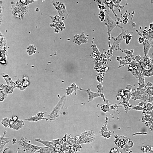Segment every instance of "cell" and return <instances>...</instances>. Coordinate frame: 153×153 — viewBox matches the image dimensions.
<instances>
[{
  "instance_id": "obj_17",
  "label": "cell",
  "mask_w": 153,
  "mask_h": 153,
  "mask_svg": "<svg viewBox=\"0 0 153 153\" xmlns=\"http://www.w3.org/2000/svg\"><path fill=\"white\" fill-rule=\"evenodd\" d=\"M97 87L99 90L98 92L100 94L101 97L103 98L105 102H107V100L105 98L104 94H103V88L102 84H99L97 85Z\"/></svg>"
},
{
  "instance_id": "obj_5",
  "label": "cell",
  "mask_w": 153,
  "mask_h": 153,
  "mask_svg": "<svg viewBox=\"0 0 153 153\" xmlns=\"http://www.w3.org/2000/svg\"><path fill=\"white\" fill-rule=\"evenodd\" d=\"M25 124L23 120L18 119L16 121H14L10 119V124L8 127L15 131H18L23 128Z\"/></svg>"
},
{
  "instance_id": "obj_7",
  "label": "cell",
  "mask_w": 153,
  "mask_h": 153,
  "mask_svg": "<svg viewBox=\"0 0 153 153\" xmlns=\"http://www.w3.org/2000/svg\"><path fill=\"white\" fill-rule=\"evenodd\" d=\"M44 113L39 112L35 116H32L27 119L24 120V121H28L30 122H37L43 119H48V118L44 117Z\"/></svg>"
},
{
  "instance_id": "obj_1",
  "label": "cell",
  "mask_w": 153,
  "mask_h": 153,
  "mask_svg": "<svg viewBox=\"0 0 153 153\" xmlns=\"http://www.w3.org/2000/svg\"><path fill=\"white\" fill-rule=\"evenodd\" d=\"M26 137H22L18 141V150L20 153H35L42 147L31 144Z\"/></svg>"
},
{
  "instance_id": "obj_25",
  "label": "cell",
  "mask_w": 153,
  "mask_h": 153,
  "mask_svg": "<svg viewBox=\"0 0 153 153\" xmlns=\"http://www.w3.org/2000/svg\"><path fill=\"white\" fill-rule=\"evenodd\" d=\"M141 57L140 55H137L135 57V59L137 61H140L141 59Z\"/></svg>"
},
{
  "instance_id": "obj_9",
  "label": "cell",
  "mask_w": 153,
  "mask_h": 153,
  "mask_svg": "<svg viewBox=\"0 0 153 153\" xmlns=\"http://www.w3.org/2000/svg\"><path fill=\"white\" fill-rule=\"evenodd\" d=\"M81 90H83L87 93L88 94L89 97L88 102H92L94 99L96 98L100 97L101 96L99 93L97 92H94L91 91L90 88L88 89H80Z\"/></svg>"
},
{
  "instance_id": "obj_16",
  "label": "cell",
  "mask_w": 153,
  "mask_h": 153,
  "mask_svg": "<svg viewBox=\"0 0 153 153\" xmlns=\"http://www.w3.org/2000/svg\"><path fill=\"white\" fill-rule=\"evenodd\" d=\"M10 123V119L8 118H5L2 119L1 123L5 128H7L9 126Z\"/></svg>"
},
{
  "instance_id": "obj_22",
  "label": "cell",
  "mask_w": 153,
  "mask_h": 153,
  "mask_svg": "<svg viewBox=\"0 0 153 153\" xmlns=\"http://www.w3.org/2000/svg\"><path fill=\"white\" fill-rule=\"evenodd\" d=\"M133 109L137 110H142V108L140 106H137L136 107L132 108Z\"/></svg>"
},
{
  "instance_id": "obj_3",
  "label": "cell",
  "mask_w": 153,
  "mask_h": 153,
  "mask_svg": "<svg viewBox=\"0 0 153 153\" xmlns=\"http://www.w3.org/2000/svg\"><path fill=\"white\" fill-rule=\"evenodd\" d=\"M53 4L57 10L61 19L63 20L67 19L68 18L69 15L65 5L58 1H53Z\"/></svg>"
},
{
  "instance_id": "obj_13",
  "label": "cell",
  "mask_w": 153,
  "mask_h": 153,
  "mask_svg": "<svg viewBox=\"0 0 153 153\" xmlns=\"http://www.w3.org/2000/svg\"><path fill=\"white\" fill-rule=\"evenodd\" d=\"M36 153H55V151L52 148L48 147H42L39 150H38Z\"/></svg>"
},
{
  "instance_id": "obj_21",
  "label": "cell",
  "mask_w": 153,
  "mask_h": 153,
  "mask_svg": "<svg viewBox=\"0 0 153 153\" xmlns=\"http://www.w3.org/2000/svg\"><path fill=\"white\" fill-rule=\"evenodd\" d=\"M147 92L148 94L153 96V86L148 87L147 89Z\"/></svg>"
},
{
  "instance_id": "obj_4",
  "label": "cell",
  "mask_w": 153,
  "mask_h": 153,
  "mask_svg": "<svg viewBox=\"0 0 153 153\" xmlns=\"http://www.w3.org/2000/svg\"><path fill=\"white\" fill-rule=\"evenodd\" d=\"M105 24L107 27V34L108 36V40H111V36L112 32L117 25L116 22L114 21L107 14L105 19Z\"/></svg>"
},
{
  "instance_id": "obj_10",
  "label": "cell",
  "mask_w": 153,
  "mask_h": 153,
  "mask_svg": "<svg viewBox=\"0 0 153 153\" xmlns=\"http://www.w3.org/2000/svg\"><path fill=\"white\" fill-rule=\"evenodd\" d=\"M144 49V57L148 55L149 50L151 47V43L150 41L145 39L143 43Z\"/></svg>"
},
{
  "instance_id": "obj_19",
  "label": "cell",
  "mask_w": 153,
  "mask_h": 153,
  "mask_svg": "<svg viewBox=\"0 0 153 153\" xmlns=\"http://www.w3.org/2000/svg\"><path fill=\"white\" fill-rule=\"evenodd\" d=\"M124 93L125 96L126 97L127 99L128 100L130 99L131 97V93L130 90H128V89L125 90L124 92Z\"/></svg>"
},
{
  "instance_id": "obj_24",
  "label": "cell",
  "mask_w": 153,
  "mask_h": 153,
  "mask_svg": "<svg viewBox=\"0 0 153 153\" xmlns=\"http://www.w3.org/2000/svg\"><path fill=\"white\" fill-rule=\"evenodd\" d=\"M10 147H7L6 148H5L3 151V152L2 153H8V151L10 149Z\"/></svg>"
},
{
  "instance_id": "obj_20",
  "label": "cell",
  "mask_w": 153,
  "mask_h": 153,
  "mask_svg": "<svg viewBox=\"0 0 153 153\" xmlns=\"http://www.w3.org/2000/svg\"><path fill=\"white\" fill-rule=\"evenodd\" d=\"M146 108L148 110L151 111L153 109V105L150 102H148L146 104Z\"/></svg>"
},
{
  "instance_id": "obj_27",
  "label": "cell",
  "mask_w": 153,
  "mask_h": 153,
  "mask_svg": "<svg viewBox=\"0 0 153 153\" xmlns=\"http://www.w3.org/2000/svg\"><path fill=\"white\" fill-rule=\"evenodd\" d=\"M149 102H152L153 101V97H152V96H151V97H149V98L148 99Z\"/></svg>"
},
{
  "instance_id": "obj_28",
  "label": "cell",
  "mask_w": 153,
  "mask_h": 153,
  "mask_svg": "<svg viewBox=\"0 0 153 153\" xmlns=\"http://www.w3.org/2000/svg\"><path fill=\"white\" fill-rule=\"evenodd\" d=\"M153 84L150 82H148L147 84V87H150L153 86Z\"/></svg>"
},
{
  "instance_id": "obj_23",
  "label": "cell",
  "mask_w": 153,
  "mask_h": 153,
  "mask_svg": "<svg viewBox=\"0 0 153 153\" xmlns=\"http://www.w3.org/2000/svg\"><path fill=\"white\" fill-rule=\"evenodd\" d=\"M96 0L98 4L102 5H104V0Z\"/></svg>"
},
{
  "instance_id": "obj_14",
  "label": "cell",
  "mask_w": 153,
  "mask_h": 153,
  "mask_svg": "<svg viewBox=\"0 0 153 153\" xmlns=\"http://www.w3.org/2000/svg\"><path fill=\"white\" fill-rule=\"evenodd\" d=\"M138 84L140 88L144 89L145 87V79L143 75H141L140 77H138Z\"/></svg>"
},
{
  "instance_id": "obj_30",
  "label": "cell",
  "mask_w": 153,
  "mask_h": 153,
  "mask_svg": "<svg viewBox=\"0 0 153 153\" xmlns=\"http://www.w3.org/2000/svg\"><path fill=\"white\" fill-rule=\"evenodd\" d=\"M151 43L152 47L153 48V40L151 41Z\"/></svg>"
},
{
  "instance_id": "obj_11",
  "label": "cell",
  "mask_w": 153,
  "mask_h": 153,
  "mask_svg": "<svg viewBox=\"0 0 153 153\" xmlns=\"http://www.w3.org/2000/svg\"><path fill=\"white\" fill-rule=\"evenodd\" d=\"M35 141L37 142L40 143L46 146L51 148L54 149V150L55 148V145L53 142L47 141H44L42 140L40 138L36 139Z\"/></svg>"
},
{
  "instance_id": "obj_2",
  "label": "cell",
  "mask_w": 153,
  "mask_h": 153,
  "mask_svg": "<svg viewBox=\"0 0 153 153\" xmlns=\"http://www.w3.org/2000/svg\"><path fill=\"white\" fill-rule=\"evenodd\" d=\"M66 95L62 96L56 105L53 108L48 116V119L51 121H53L60 116L62 113L63 107L66 103Z\"/></svg>"
},
{
  "instance_id": "obj_18",
  "label": "cell",
  "mask_w": 153,
  "mask_h": 153,
  "mask_svg": "<svg viewBox=\"0 0 153 153\" xmlns=\"http://www.w3.org/2000/svg\"><path fill=\"white\" fill-rule=\"evenodd\" d=\"M143 74L144 76L150 77L153 75V68L152 69L144 70Z\"/></svg>"
},
{
  "instance_id": "obj_8",
  "label": "cell",
  "mask_w": 153,
  "mask_h": 153,
  "mask_svg": "<svg viewBox=\"0 0 153 153\" xmlns=\"http://www.w3.org/2000/svg\"><path fill=\"white\" fill-rule=\"evenodd\" d=\"M7 133L6 130H5L3 132V135L2 137H0V153H2L4 150V148L5 145L9 142H11V141L9 140L8 137H5V135Z\"/></svg>"
},
{
  "instance_id": "obj_15",
  "label": "cell",
  "mask_w": 153,
  "mask_h": 153,
  "mask_svg": "<svg viewBox=\"0 0 153 153\" xmlns=\"http://www.w3.org/2000/svg\"><path fill=\"white\" fill-rule=\"evenodd\" d=\"M146 31L145 33L146 35H145V39L150 41L151 42L153 40V31L148 30Z\"/></svg>"
},
{
  "instance_id": "obj_29",
  "label": "cell",
  "mask_w": 153,
  "mask_h": 153,
  "mask_svg": "<svg viewBox=\"0 0 153 153\" xmlns=\"http://www.w3.org/2000/svg\"><path fill=\"white\" fill-rule=\"evenodd\" d=\"M17 142V140L15 138H14L13 139L12 144H14L16 143Z\"/></svg>"
},
{
  "instance_id": "obj_6",
  "label": "cell",
  "mask_w": 153,
  "mask_h": 153,
  "mask_svg": "<svg viewBox=\"0 0 153 153\" xmlns=\"http://www.w3.org/2000/svg\"><path fill=\"white\" fill-rule=\"evenodd\" d=\"M121 28L122 29L121 33L117 37L115 38L112 37L113 40V43L112 48L114 47L117 44L118 45H119V44L122 41L126 38V33H125L124 29L122 27H121Z\"/></svg>"
},
{
  "instance_id": "obj_26",
  "label": "cell",
  "mask_w": 153,
  "mask_h": 153,
  "mask_svg": "<svg viewBox=\"0 0 153 153\" xmlns=\"http://www.w3.org/2000/svg\"><path fill=\"white\" fill-rule=\"evenodd\" d=\"M12 119L14 121H16L18 119V117L16 116H13Z\"/></svg>"
},
{
  "instance_id": "obj_12",
  "label": "cell",
  "mask_w": 153,
  "mask_h": 153,
  "mask_svg": "<svg viewBox=\"0 0 153 153\" xmlns=\"http://www.w3.org/2000/svg\"><path fill=\"white\" fill-rule=\"evenodd\" d=\"M75 36L79 42L85 44L88 42V37L85 36L83 32L81 33L80 35L76 34Z\"/></svg>"
}]
</instances>
